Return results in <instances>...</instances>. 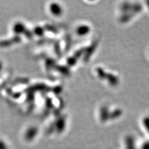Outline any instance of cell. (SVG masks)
Listing matches in <instances>:
<instances>
[{"label":"cell","instance_id":"cell-1","mask_svg":"<svg viewBox=\"0 0 149 149\" xmlns=\"http://www.w3.org/2000/svg\"><path fill=\"white\" fill-rule=\"evenodd\" d=\"M24 26L21 22L16 23V24L13 26V31H14L15 33L16 34H21L23 30L24 29Z\"/></svg>","mask_w":149,"mask_h":149},{"label":"cell","instance_id":"cell-2","mask_svg":"<svg viewBox=\"0 0 149 149\" xmlns=\"http://www.w3.org/2000/svg\"><path fill=\"white\" fill-rule=\"evenodd\" d=\"M3 68V63L2 61H1V60H0V72L2 70Z\"/></svg>","mask_w":149,"mask_h":149}]
</instances>
